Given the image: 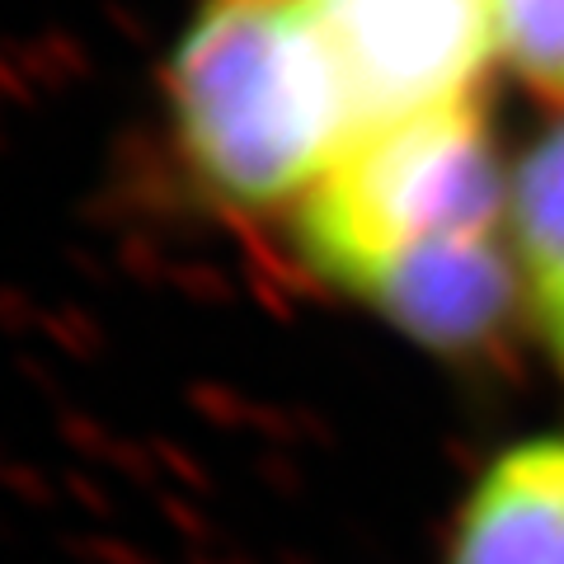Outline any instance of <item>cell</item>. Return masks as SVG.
<instances>
[{
  "instance_id": "7a4b0ae2",
  "label": "cell",
  "mask_w": 564,
  "mask_h": 564,
  "mask_svg": "<svg viewBox=\"0 0 564 564\" xmlns=\"http://www.w3.org/2000/svg\"><path fill=\"white\" fill-rule=\"evenodd\" d=\"M494 236H508V180L480 99L372 122L296 203L306 263L362 302L419 259Z\"/></svg>"
},
{
  "instance_id": "6da1fadb",
  "label": "cell",
  "mask_w": 564,
  "mask_h": 564,
  "mask_svg": "<svg viewBox=\"0 0 564 564\" xmlns=\"http://www.w3.org/2000/svg\"><path fill=\"white\" fill-rule=\"evenodd\" d=\"M170 113L188 170L236 207H296L372 128L311 0H203Z\"/></svg>"
},
{
  "instance_id": "5b68a950",
  "label": "cell",
  "mask_w": 564,
  "mask_h": 564,
  "mask_svg": "<svg viewBox=\"0 0 564 564\" xmlns=\"http://www.w3.org/2000/svg\"><path fill=\"white\" fill-rule=\"evenodd\" d=\"M508 245L518 259L522 302L564 367V113L508 180Z\"/></svg>"
},
{
  "instance_id": "3957f363",
  "label": "cell",
  "mask_w": 564,
  "mask_h": 564,
  "mask_svg": "<svg viewBox=\"0 0 564 564\" xmlns=\"http://www.w3.org/2000/svg\"><path fill=\"white\" fill-rule=\"evenodd\" d=\"M348 66L367 122L480 99L499 57L489 0H311Z\"/></svg>"
},
{
  "instance_id": "8992f818",
  "label": "cell",
  "mask_w": 564,
  "mask_h": 564,
  "mask_svg": "<svg viewBox=\"0 0 564 564\" xmlns=\"http://www.w3.org/2000/svg\"><path fill=\"white\" fill-rule=\"evenodd\" d=\"M494 47L532 95L564 109V0H489Z\"/></svg>"
},
{
  "instance_id": "277c9868",
  "label": "cell",
  "mask_w": 564,
  "mask_h": 564,
  "mask_svg": "<svg viewBox=\"0 0 564 564\" xmlns=\"http://www.w3.org/2000/svg\"><path fill=\"white\" fill-rule=\"evenodd\" d=\"M447 564H564V433L494 456L456 513Z\"/></svg>"
}]
</instances>
